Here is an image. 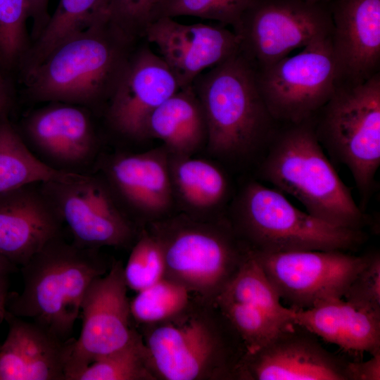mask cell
Segmentation results:
<instances>
[{
	"label": "cell",
	"instance_id": "cell-1",
	"mask_svg": "<svg viewBox=\"0 0 380 380\" xmlns=\"http://www.w3.org/2000/svg\"><path fill=\"white\" fill-rule=\"evenodd\" d=\"M129 41L105 15L64 41L21 75L31 103L61 102L103 113L132 53Z\"/></svg>",
	"mask_w": 380,
	"mask_h": 380
},
{
	"label": "cell",
	"instance_id": "cell-2",
	"mask_svg": "<svg viewBox=\"0 0 380 380\" xmlns=\"http://www.w3.org/2000/svg\"><path fill=\"white\" fill-rule=\"evenodd\" d=\"M192 87L203 109L205 148L212 157L245 164L267 147L277 121L262 98L255 68L241 51L203 72Z\"/></svg>",
	"mask_w": 380,
	"mask_h": 380
},
{
	"label": "cell",
	"instance_id": "cell-3",
	"mask_svg": "<svg viewBox=\"0 0 380 380\" xmlns=\"http://www.w3.org/2000/svg\"><path fill=\"white\" fill-rule=\"evenodd\" d=\"M276 130L258 177L298 200L310 215L331 224L361 230L367 218L326 156L313 117Z\"/></svg>",
	"mask_w": 380,
	"mask_h": 380
},
{
	"label": "cell",
	"instance_id": "cell-4",
	"mask_svg": "<svg viewBox=\"0 0 380 380\" xmlns=\"http://www.w3.org/2000/svg\"><path fill=\"white\" fill-rule=\"evenodd\" d=\"M106 270L99 249L58 236L21 266L23 290L9 293L7 312L70 340L88 287Z\"/></svg>",
	"mask_w": 380,
	"mask_h": 380
},
{
	"label": "cell",
	"instance_id": "cell-5",
	"mask_svg": "<svg viewBox=\"0 0 380 380\" xmlns=\"http://www.w3.org/2000/svg\"><path fill=\"white\" fill-rule=\"evenodd\" d=\"M228 220L253 251H346L365 238L362 230L337 227L293 205L277 189L246 182L228 205Z\"/></svg>",
	"mask_w": 380,
	"mask_h": 380
},
{
	"label": "cell",
	"instance_id": "cell-6",
	"mask_svg": "<svg viewBox=\"0 0 380 380\" xmlns=\"http://www.w3.org/2000/svg\"><path fill=\"white\" fill-rule=\"evenodd\" d=\"M160 242L168 279L201 293H220L248 253L228 219L183 213L150 223Z\"/></svg>",
	"mask_w": 380,
	"mask_h": 380
},
{
	"label": "cell",
	"instance_id": "cell-7",
	"mask_svg": "<svg viewBox=\"0 0 380 380\" xmlns=\"http://www.w3.org/2000/svg\"><path fill=\"white\" fill-rule=\"evenodd\" d=\"M313 120L320 144L348 168L366 203L380 165V72L339 83Z\"/></svg>",
	"mask_w": 380,
	"mask_h": 380
},
{
	"label": "cell",
	"instance_id": "cell-8",
	"mask_svg": "<svg viewBox=\"0 0 380 380\" xmlns=\"http://www.w3.org/2000/svg\"><path fill=\"white\" fill-rule=\"evenodd\" d=\"M256 72L270 113L277 122L286 124L312 118L341 82L331 37L317 41L298 53Z\"/></svg>",
	"mask_w": 380,
	"mask_h": 380
},
{
	"label": "cell",
	"instance_id": "cell-9",
	"mask_svg": "<svg viewBox=\"0 0 380 380\" xmlns=\"http://www.w3.org/2000/svg\"><path fill=\"white\" fill-rule=\"evenodd\" d=\"M332 20L320 3L306 0H255L234 32L240 51L258 70L297 48L331 37Z\"/></svg>",
	"mask_w": 380,
	"mask_h": 380
},
{
	"label": "cell",
	"instance_id": "cell-10",
	"mask_svg": "<svg viewBox=\"0 0 380 380\" xmlns=\"http://www.w3.org/2000/svg\"><path fill=\"white\" fill-rule=\"evenodd\" d=\"M249 251L281 300L294 310L307 309L323 300L343 298L353 279L371 258L341 251Z\"/></svg>",
	"mask_w": 380,
	"mask_h": 380
},
{
	"label": "cell",
	"instance_id": "cell-11",
	"mask_svg": "<svg viewBox=\"0 0 380 380\" xmlns=\"http://www.w3.org/2000/svg\"><path fill=\"white\" fill-rule=\"evenodd\" d=\"M41 186L77 245L122 247L134 239V222L97 172L69 181L41 182Z\"/></svg>",
	"mask_w": 380,
	"mask_h": 380
},
{
	"label": "cell",
	"instance_id": "cell-12",
	"mask_svg": "<svg viewBox=\"0 0 380 380\" xmlns=\"http://www.w3.org/2000/svg\"><path fill=\"white\" fill-rule=\"evenodd\" d=\"M26 113L15 125L30 151L59 172L87 175L100 156V138L92 111L49 102Z\"/></svg>",
	"mask_w": 380,
	"mask_h": 380
},
{
	"label": "cell",
	"instance_id": "cell-13",
	"mask_svg": "<svg viewBox=\"0 0 380 380\" xmlns=\"http://www.w3.org/2000/svg\"><path fill=\"white\" fill-rule=\"evenodd\" d=\"M127 288L120 262L91 283L82 302V330L72 346L65 380H75L97 358L122 348L133 338L136 333L129 324Z\"/></svg>",
	"mask_w": 380,
	"mask_h": 380
},
{
	"label": "cell",
	"instance_id": "cell-14",
	"mask_svg": "<svg viewBox=\"0 0 380 380\" xmlns=\"http://www.w3.org/2000/svg\"><path fill=\"white\" fill-rule=\"evenodd\" d=\"M92 172L105 180L134 222L152 223L176 208L169 153L163 146L141 153H102Z\"/></svg>",
	"mask_w": 380,
	"mask_h": 380
},
{
	"label": "cell",
	"instance_id": "cell-15",
	"mask_svg": "<svg viewBox=\"0 0 380 380\" xmlns=\"http://www.w3.org/2000/svg\"><path fill=\"white\" fill-rule=\"evenodd\" d=\"M179 89L159 55L148 46L132 51L103 110L104 121L121 139L131 142L146 140L150 116Z\"/></svg>",
	"mask_w": 380,
	"mask_h": 380
},
{
	"label": "cell",
	"instance_id": "cell-16",
	"mask_svg": "<svg viewBox=\"0 0 380 380\" xmlns=\"http://www.w3.org/2000/svg\"><path fill=\"white\" fill-rule=\"evenodd\" d=\"M144 37L157 48L180 89L240 51V39L234 31L203 23L182 24L170 17L154 19Z\"/></svg>",
	"mask_w": 380,
	"mask_h": 380
},
{
	"label": "cell",
	"instance_id": "cell-17",
	"mask_svg": "<svg viewBox=\"0 0 380 380\" xmlns=\"http://www.w3.org/2000/svg\"><path fill=\"white\" fill-rule=\"evenodd\" d=\"M295 326L256 351L247 353L243 376L257 380H347V362Z\"/></svg>",
	"mask_w": 380,
	"mask_h": 380
},
{
	"label": "cell",
	"instance_id": "cell-18",
	"mask_svg": "<svg viewBox=\"0 0 380 380\" xmlns=\"http://www.w3.org/2000/svg\"><path fill=\"white\" fill-rule=\"evenodd\" d=\"M63 225L41 182L0 194V255L15 266L62 236Z\"/></svg>",
	"mask_w": 380,
	"mask_h": 380
},
{
	"label": "cell",
	"instance_id": "cell-19",
	"mask_svg": "<svg viewBox=\"0 0 380 380\" xmlns=\"http://www.w3.org/2000/svg\"><path fill=\"white\" fill-rule=\"evenodd\" d=\"M329 12L340 83L362 82L380 72V0H335Z\"/></svg>",
	"mask_w": 380,
	"mask_h": 380
},
{
	"label": "cell",
	"instance_id": "cell-20",
	"mask_svg": "<svg viewBox=\"0 0 380 380\" xmlns=\"http://www.w3.org/2000/svg\"><path fill=\"white\" fill-rule=\"evenodd\" d=\"M0 380H65L75 338L63 341L37 324L6 312Z\"/></svg>",
	"mask_w": 380,
	"mask_h": 380
},
{
	"label": "cell",
	"instance_id": "cell-21",
	"mask_svg": "<svg viewBox=\"0 0 380 380\" xmlns=\"http://www.w3.org/2000/svg\"><path fill=\"white\" fill-rule=\"evenodd\" d=\"M149 365L167 380H193L201 376L217 351V342L205 323L190 320L156 328L145 346Z\"/></svg>",
	"mask_w": 380,
	"mask_h": 380
},
{
	"label": "cell",
	"instance_id": "cell-22",
	"mask_svg": "<svg viewBox=\"0 0 380 380\" xmlns=\"http://www.w3.org/2000/svg\"><path fill=\"white\" fill-rule=\"evenodd\" d=\"M294 324L347 352L380 351V314L357 308L343 298L295 310Z\"/></svg>",
	"mask_w": 380,
	"mask_h": 380
},
{
	"label": "cell",
	"instance_id": "cell-23",
	"mask_svg": "<svg viewBox=\"0 0 380 380\" xmlns=\"http://www.w3.org/2000/svg\"><path fill=\"white\" fill-rule=\"evenodd\" d=\"M176 208L188 216L209 220L222 215L231 201L229 178L217 164L205 159L169 153Z\"/></svg>",
	"mask_w": 380,
	"mask_h": 380
},
{
	"label": "cell",
	"instance_id": "cell-24",
	"mask_svg": "<svg viewBox=\"0 0 380 380\" xmlns=\"http://www.w3.org/2000/svg\"><path fill=\"white\" fill-rule=\"evenodd\" d=\"M147 131L148 138L160 139L172 155L193 156L205 147V118L192 84L179 89L153 112Z\"/></svg>",
	"mask_w": 380,
	"mask_h": 380
},
{
	"label": "cell",
	"instance_id": "cell-25",
	"mask_svg": "<svg viewBox=\"0 0 380 380\" xmlns=\"http://www.w3.org/2000/svg\"><path fill=\"white\" fill-rule=\"evenodd\" d=\"M218 298L241 303L281 329L285 330L295 324V310L281 304L278 293L249 250Z\"/></svg>",
	"mask_w": 380,
	"mask_h": 380
},
{
	"label": "cell",
	"instance_id": "cell-26",
	"mask_svg": "<svg viewBox=\"0 0 380 380\" xmlns=\"http://www.w3.org/2000/svg\"><path fill=\"white\" fill-rule=\"evenodd\" d=\"M10 115L0 114V194L32 183L84 175L59 172L42 163L26 145Z\"/></svg>",
	"mask_w": 380,
	"mask_h": 380
},
{
	"label": "cell",
	"instance_id": "cell-27",
	"mask_svg": "<svg viewBox=\"0 0 380 380\" xmlns=\"http://www.w3.org/2000/svg\"><path fill=\"white\" fill-rule=\"evenodd\" d=\"M108 0H60L32 42L18 76L40 64L58 46L107 15Z\"/></svg>",
	"mask_w": 380,
	"mask_h": 380
},
{
	"label": "cell",
	"instance_id": "cell-28",
	"mask_svg": "<svg viewBox=\"0 0 380 380\" xmlns=\"http://www.w3.org/2000/svg\"><path fill=\"white\" fill-rule=\"evenodd\" d=\"M26 0H0V68L11 79L18 75L32 45Z\"/></svg>",
	"mask_w": 380,
	"mask_h": 380
},
{
	"label": "cell",
	"instance_id": "cell-29",
	"mask_svg": "<svg viewBox=\"0 0 380 380\" xmlns=\"http://www.w3.org/2000/svg\"><path fill=\"white\" fill-rule=\"evenodd\" d=\"M152 377L145 346L135 334L122 348L91 362L75 380H139Z\"/></svg>",
	"mask_w": 380,
	"mask_h": 380
},
{
	"label": "cell",
	"instance_id": "cell-30",
	"mask_svg": "<svg viewBox=\"0 0 380 380\" xmlns=\"http://www.w3.org/2000/svg\"><path fill=\"white\" fill-rule=\"evenodd\" d=\"M188 293L182 284L163 277L137 292L129 303L131 316L141 323L166 320L183 310L188 303Z\"/></svg>",
	"mask_w": 380,
	"mask_h": 380
},
{
	"label": "cell",
	"instance_id": "cell-31",
	"mask_svg": "<svg viewBox=\"0 0 380 380\" xmlns=\"http://www.w3.org/2000/svg\"><path fill=\"white\" fill-rule=\"evenodd\" d=\"M255 0H163L156 6L159 17L194 16L238 27L246 11ZM153 19V20H154Z\"/></svg>",
	"mask_w": 380,
	"mask_h": 380
},
{
	"label": "cell",
	"instance_id": "cell-32",
	"mask_svg": "<svg viewBox=\"0 0 380 380\" xmlns=\"http://www.w3.org/2000/svg\"><path fill=\"white\" fill-rule=\"evenodd\" d=\"M165 274V257L160 242L151 232L142 231L124 267L127 287L138 292L162 279Z\"/></svg>",
	"mask_w": 380,
	"mask_h": 380
},
{
	"label": "cell",
	"instance_id": "cell-33",
	"mask_svg": "<svg viewBox=\"0 0 380 380\" xmlns=\"http://www.w3.org/2000/svg\"><path fill=\"white\" fill-rule=\"evenodd\" d=\"M157 5L158 0H108V20L134 43L153 20Z\"/></svg>",
	"mask_w": 380,
	"mask_h": 380
},
{
	"label": "cell",
	"instance_id": "cell-34",
	"mask_svg": "<svg viewBox=\"0 0 380 380\" xmlns=\"http://www.w3.org/2000/svg\"><path fill=\"white\" fill-rule=\"evenodd\" d=\"M343 299L355 306L380 314V257L371 255L367 265L353 279Z\"/></svg>",
	"mask_w": 380,
	"mask_h": 380
},
{
	"label": "cell",
	"instance_id": "cell-35",
	"mask_svg": "<svg viewBox=\"0 0 380 380\" xmlns=\"http://www.w3.org/2000/svg\"><path fill=\"white\" fill-rule=\"evenodd\" d=\"M346 374L347 380H379L380 351L366 361L347 362Z\"/></svg>",
	"mask_w": 380,
	"mask_h": 380
},
{
	"label": "cell",
	"instance_id": "cell-36",
	"mask_svg": "<svg viewBox=\"0 0 380 380\" xmlns=\"http://www.w3.org/2000/svg\"><path fill=\"white\" fill-rule=\"evenodd\" d=\"M26 1L32 25L31 38L33 42L39 37L50 18L51 15L48 11L49 0H26Z\"/></svg>",
	"mask_w": 380,
	"mask_h": 380
},
{
	"label": "cell",
	"instance_id": "cell-37",
	"mask_svg": "<svg viewBox=\"0 0 380 380\" xmlns=\"http://www.w3.org/2000/svg\"><path fill=\"white\" fill-rule=\"evenodd\" d=\"M13 80L0 68V114L11 115L16 99Z\"/></svg>",
	"mask_w": 380,
	"mask_h": 380
},
{
	"label": "cell",
	"instance_id": "cell-38",
	"mask_svg": "<svg viewBox=\"0 0 380 380\" xmlns=\"http://www.w3.org/2000/svg\"><path fill=\"white\" fill-rule=\"evenodd\" d=\"M8 275L0 276V324L7 312V301L8 298Z\"/></svg>",
	"mask_w": 380,
	"mask_h": 380
},
{
	"label": "cell",
	"instance_id": "cell-39",
	"mask_svg": "<svg viewBox=\"0 0 380 380\" xmlns=\"http://www.w3.org/2000/svg\"><path fill=\"white\" fill-rule=\"evenodd\" d=\"M15 270V265L0 255V276L9 275Z\"/></svg>",
	"mask_w": 380,
	"mask_h": 380
},
{
	"label": "cell",
	"instance_id": "cell-40",
	"mask_svg": "<svg viewBox=\"0 0 380 380\" xmlns=\"http://www.w3.org/2000/svg\"><path fill=\"white\" fill-rule=\"evenodd\" d=\"M306 1L312 2V3H320L322 0H306Z\"/></svg>",
	"mask_w": 380,
	"mask_h": 380
},
{
	"label": "cell",
	"instance_id": "cell-41",
	"mask_svg": "<svg viewBox=\"0 0 380 380\" xmlns=\"http://www.w3.org/2000/svg\"><path fill=\"white\" fill-rule=\"evenodd\" d=\"M163 0H158V4Z\"/></svg>",
	"mask_w": 380,
	"mask_h": 380
}]
</instances>
